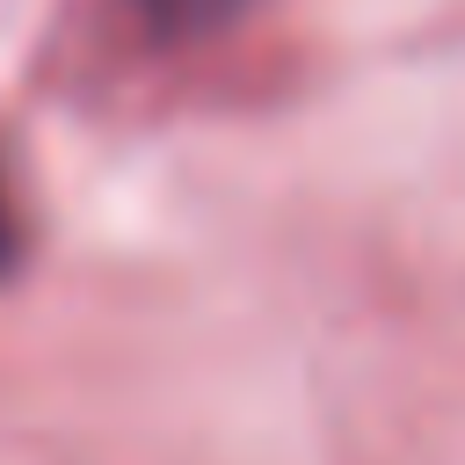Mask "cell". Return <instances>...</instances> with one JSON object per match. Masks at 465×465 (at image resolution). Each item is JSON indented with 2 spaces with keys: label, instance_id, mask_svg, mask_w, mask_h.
<instances>
[{
  "label": "cell",
  "instance_id": "1",
  "mask_svg": "<svg viewBox=\"0 0 465 465\" xmlns=\"http://www.w3.org/2000/svg\"><path fill=\"white\" fill-rule=\"evenodd\" d=\"M0 254H7V218H0Z\"/></svg>",
  "mask_w": 465,
  "mask_h": 465
}]
</instances>
